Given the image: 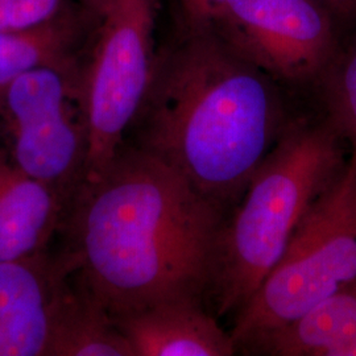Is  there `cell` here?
Segmentation results:
<instances>
[{"instance_id":"obj_18","label":"cell","mask_w":356,"mask_h":356,"mask_svg":"<svg viewBox=\"0 0 356 356\" xmlns=\"http://www.w3.org/2000/svg\"><path fill=\"white\" fill-rule=\"evenodd\" d=\"M81 6H83L90 13H92L97 19L101 15L103 10V6L106 0H79Z\"/></svg>"},{"instance_id":"obj_10","label":"cell","mask_w":356,"mask_h":356,"mask_svg":"<svg viewBox=\"0 0 356 356\" xmlns=\"http://www.w3.org/2000/svg\"><path fill=\"white\" fill-rule=\"evenodd\" d=\"M69 201L0 154V261L48 251Z\"/></svg>"},{"instance_id":"obj_9","label":"cell","mask_w":356,"mask_h":356,"mask_svg":"<svg viewBox=\"0 0 356 356\" xmlns=\"http://www.w3.org/2000/svg\"><path fill=\"white\" fill-rule=\"evenodd\" d=\"M134 356H231V332L198 298H169L113 316Z\"/></svg>"},{"instance_id":"obj_2","label":"cell","mask_w":356,"mask_h":356,"mask_svg":"<svg viewBox=\"0 0 356 356\" xmlns=\"http://www.w3.org/2000/svg\"><path fill=\"white\" fill-rule=\"evenodd\" d=\"M294 120L276 78L216 32H188L159 53L127 141L172 166L227 216Z\"/></svg>"},{"instance_id":"obj_13","label":"cell","mask_w":356,"mask_h":356,"mask_svg":"<svg viewBox=\"0 0 356 356\" xmlns=\"http://www.w3.org/2000/svg\"><path fill=\"white\" fill-rule=\"evenodd\" d=\"M48 356H134V353L113 316L73 276Z\"/></svg>"},{"instance_id":"obj_12","label":"cell","mask_w":356,"mask_h":356,"mask_svg":"<svg viewBox=\"0 0 356 356\" xmlns=\"http://www.w3.org/2000/svg\"><path fill=\"white\" fill-rule=\"evenodd\" d=\"M97 17L66 4L51 20L20 31H0V91L35 69L81 58Z\"/></svg>"},{"instance_id":"obj_7","label":"cell","mask_w":356,"mask_h":356,"mask_svg":"<svg viewBox=\"0 0 356 356\" xmlns=\"http://www.w3.org/2000/svg\"><path fill=\"white\" fill-rule=\"evenodd\" d=\"M213 32L279 82L321 79L337 58L332 17L314 0H226Z\"/></svg>"},{"instance_id":"obj_15","label":"cell","mask_w":356,"mask_h":356,"mask_svg":"<svg viewBox=\"0 0 356 356\" xmlns=\"http://www.w3.org/2000/svg\"><path fill=\"white\" fill-rule=\"evenodd\" d=\"M65 6V0H0V31H20L42 24Z\"/></svg>"},{"instance_id":"obj_6","label":"cell","mask_w":356,"mask_h":356,"mask_svg":"<svg viewBox=\"0 0 356 356\" xmlns=\"http://www.w3.org/2000/svg\"><path fill=\"white\" fill-rule=\"evenodd\" d=\"M159 0H106L82 65L89 126L86 177H94L127 143L152 83L159 53Z\"/></svg>"},{"instance_id":"obj_3","label":"cell","mask_w":356,"mask_h":356,"mask_svg":"<svg viewBox=\"0 0 356 356\" xmlns=\"http://www.w3.org/2000/svg\"><path fill=\"white\" fill-rule=\"evenodd\" d=\"M343 143L327 118L296 119L268 154L216 236L204 298L216 318L236 316L279 264L309 209L347 165Z\"/></svg>"},{"instance_id":"obj_4","label":"cell","mask_w":356,"mask_h":356,"mask_svg":"<svg viewBox=\"0 0 356 356\" xmlns=\"http://www.w3.org/2000/svg\"><path fill=\"white\" fill-rule=\"evenodd\" d=\"M356 280V165L321 194L293 234L279 264L235 316L236 350L304 314Z\"/></svg>"},{"instance_id":"obj_5","label":"cell","mask_w":356,"mask_h":356,"mask_svg":"<svg viewBox=\"0 0 356 356\" xmlns=\"http://www.w3.org/2000/svg\"><path fill=\"white\" fill-rule=\"evenodd\" d=\"M83 58L38 67L0 91V154L69 204L89 159Z\"/></svg>"},{"instance_id":"obj_8","label":"cell","mask_w":356,"mask_h":356,"mask_svg":"<svg viewBox=\"0 0 356 356\" xmlns=\"http://www.w3.org/2000/svg\"><path fill=\"white\" fill-rule=\"evenodd\" d=\"M73 267L63 250L0 261V356H48Z\"/></svg>"},{"instance_id":"obj_11","label":"cell","mask_w":356,"mask_h":356,"mask_svg":"<svg viewBox=\"0 0 356 356\" xmlns=\"http://www.w3.org/2000/svg\"><path fill=\"white\" fill-rule=\"evenodd\" d=\"M241 351L270 356H356V280L292 322L256 337Z\"/></svg>"},{"instance_id":"obj_14","label":"cell","mask_w":356,"mask_h":356,"mask_svg":"<svg viewBox=\"0 0 356 356\" xmlns=\"http://www.w3.org/2000/svg\"><path fill=\"white\" fill-rule=\"evenodd\" d=\"M327 119L351 148L350 163L356 165V44L334 60L321 78Z\"/></svg>"},{"instance_id":"obj_17","label":"cell","mask_w":356,"mask_h":356,"mask_svg":"<svg viewBox=\"0 0 356 356\" xmlns=\"http://www.w3.org/2000/svg\"><path fill=\"white\" fill-rule=\"evenodd\" d=\"M331 17H351L356 15V0H314Z\"/></svg>"},{"instance_id":"obj_1","label":"cell","mask_w":356,"mask_h":356,"mask_svg":"<svg viewBox=\"0 0 356 356\" xmlns=\"http://www.w3.org/2000/svg\"><path fill=\"white\" fill-rule=\"evenodd\" d=\"M225 218L172 166L127 141L78 188L61 250L111 316L169 298L204 301Z\"/></svg>"},{"instance_id":"obj_16","label":"cell","mask_w":356,"mask_h":356,"mask_svg":"<svg viewBox=\"0 0 356 356\" xmlns=\"http://www.w3.org/2000/svg\"><path fill=\"white\" fill-rule=\"evenodd\" d=\"M226 0H179L181 13L188 32L213 31Z\"/></svg>"}]
</instances>
